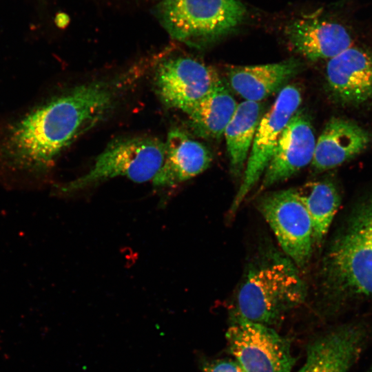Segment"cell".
I'll return each mask as SVG.
<instances>
[{"mask_svg":"<svg viewBox=\"0 0 372 372\" xmlns=\"http://www.w3.org/2000/svg\"><path fill=\"white\" fill-rule=\"evenodd\" d=\"M297 266L288 257L270 254L251 267L237 296L236 314L254 322L278 323L307 296Z\"/></svg>","mask_w":372,"mask_h":372,"instance_id":"3957f363","label":"cell"},{"mask_svg":"<svg viewBox=\"0 0 372 372\" xmlns=\"http://www.w3.org/2000/svg\"><path fill=\"white\" fill-rule=\"evenodd\" d=\"M365 372H372V366H371Z\"/></svg>","mask_w":372,"mask_h":372,"instance_id":"7402d4cb","label":"cell"},{"mask_svg":"<svg viewBox=\"0 0 372 372\" xmlns=\"http://www.w3.org/2000/svg\"><path fill=\"white\" fill-rule=\"evenodd\" d=\"M222 84L216 70L189 57L164 59L154 72V90L161 103L183 112Z\"/></svg>","mask_w":372,"mask_h":372,"instance_id":"9c48e42d","label":"cell"},{"mask_svg":"<svg viewBox=\"0 0 372 372\" xmlns=\"http://www.w3.org/2000/svg\"><path fill=\"white\" fill-rule=\"evenodd\" d=\"M203 372H244L236 362L229 360H216L203 365Z\"/></svg>","mask_w":372,"mask_h":372,"instance_id":"ffe728a7","label":"cell"},{"mask_svg":"<svg viewBox=\"0 0 372 372\" xmlns=\"http://www.w3.org/2000/svg\"><path fill=\"white\" fill-rule=\"evenodd\" d=\"M371 141L370 133L358 123L332 117L316 140L311 167L317 172L338 167L364 152Z\"/></svg>","mask_w":372,"mask_h":372,"instance_id":"5bb4252c","label":"cell"},{"mask_svg":"<svg viewBox=\"0 0 372 372\" xmlns=\"http://www.w3.org/2000/svg\"><path fill=\"white\" fill-rule=\"evenodd\" d=\"M68 19L66 16L62 13H59L55 18L56 25L61 28L64 27L67 23Z\"/></svg>","mask_w":372,"mask_h":372,"instance_id":"44dd1931","label":"cell"},{"mask_svg":"<svg viewBox=\"0 0 372 372\" xmlns=\"http://www.w3.org/2000/svg\"><path fill=\"white\" fill-rule=\"evenodd\" d=\"M164 143V161L152 180L155 187H172L189 180L205 172L212 161L207 147L178 128L169 132Z\"/></svg>","mask_w":372,"mask_h":372,"instance_id":"4fadbf2b","label":"cell"},{"mask_svg":"<svg viewBox=\"0 0 372 372\" xmlns=\"http://www.w3.org/2000/svg\"><path fill=\"white\" fill-rule=\"evenodd\" d=\"M259 102L244 101L238 104L223 135L225 138L229 167L232 175L244 172L254 138L262 116Z\"/></svg>","mask_w":372,"mask_h":372,"instance_id":"e0dca14e","label":"cell"},{"mask_svg":"<svg viewBox=\"0 0 372 372\" xmlns=\"http://www.w3.org/2000/svg\"><path fill=\"white\" fill-rule=\"evenodd\" d=\"M245 13L238 0H161L155 14L176 40L200 48L233 30Z\"/></svg>","mask_w":372,"mask_h":372,"instance_id":"5b68a950","label":"cell"},{"mask_svg":"<svg viewBox=\"0 0 372 372\" xmlns=\"http://www.w3.org/2000/svg\"><path fill=\"white\" fill-rule=\"evenodd\" d=\"M316 138L311 121L298 110L284 129L262 175V188L286 180L311 163Z\"/></svg>","mask_w":372,"mask_h":372,"instance_id":"8fae6325","label":"cell"},{"mask_svg":"<svg viewBox=\"0 0 372 372\" xmlns=\"http://www.w3.org/2000/svg\"><path fill=\"white\" fill-rule=\"evenodd\" d=\"M326 79L331 96L341 105L372 103V52L351 45L328 60Z\"/></svg>","mask_w":372,"mask_h":372,"instance_id":"30bf717a","label":"cell"},{"mask_svg":"<svg viewBox=\"0 0 372 372\" xmlns=\"http://www.w3.org/2000/svg\"><path fill=\"white\" fill-rule=\"evenodd\" d=\"M364 336L363 328L351 324L319 337L309 345L298 372H347L358 358Z\"/></svg>","mask_w":372,"mask_h":372,"instance_id":"9a60e30c","label":"cell"},{"mask_svg":"<svg viewBox=\"0 0 372 372\" xmlns=\"http://www.w3.org/2000/svg\"><path fill=\"white\" fill-rule=\"evenodd\" d=\"M286 37L293 48L312 61L331 59L353 45L342 24L314 17H304L289 24Z\"/></svg>","mask_w":372,"mask_h":372,"instance_id":"7c38bea8","label":"cell"},{"mask_svg":"<svg viewBox=\"0 0 372 372\" xmlns=\"http://www.w3.org/2000/svg\"><path fill=\"white\" fill-rule=\"evenodd\" d=\"M127 78L97 80L43 92L0 118V185L34 191L50 185L63 152L116 107Z\"/></svg>","mask_w":372,"mask_h":372,"instance_id":"6da1fadb","label":"cell"},{"mask_svg":"<svg viewBox=\"0 0 372 372\" xmlns=\"http://www.w3.org/2000/svg\"><path fill=\"white\" fill-rule=\"evenodd\" d=\"M238 103L223 83L185 112L194 132L203 138H218Z\"/></svg>","mask_w":372,"mask_h":372,"instance_id":"ac0fdd59","label":"cell"},{"mask_svg":"<svg viewBox=\"0 0 372 372\" xmlns=\"http://www.w3.org/2000/svg\"><path fill=\"white\" fill-rule=\"evenodd\" d=\"M302 66L300 60L293 58L265 65L234 66L228 70L227 79L245 101L260 102L280 91Z\"/></svg>","mask_w":372,"mask_h":372,"instance_id":"2e32d148","label":"cell"},{"mask_svg":"<svg viewBox=\"0 0 372 372\" xmlns=\"http://www.w3.org/2000/svg\"><path fill=\"white\" fill-rule=\"evenodd\" d=\"M165 156V143L153 136H131L111 141L85 174L54 187V195H69L108 179L124 176L142 183L153 180Z\"/></svg>","mask_w":372,"mask_h":372,"instance_id":"277c9868","label":"cell"},{"mask_svg":"<svg viewBox=\"0 0 372 372\" xmlns=\"http://www.w3.org/2000/svg\"><path fill=\"white\" fill-rule=\"evenodd\" d=\"M320 278L331 300L372 299V192L355 204L333 238Z\"/></svg>","mask_w":372,"mask_h":372,"instance_id":"7a4b0ae2","label":"cell"},{"mask_svg":"<svg viewBox=\"0 0 372 372\" xmlns=\"http://www.w3.org/2000/svg\"><path fill=\"white\" fill-rule=\"evenodd\" d=\"M258 208L287 257L296 266H304L313 240L311 219L299 191L291 188L270 193L260 200Z\"/></svg>","mask_w":372,"mask_h":372,"instance_id":"52a82bcc","label":"cell"},{"mask_svg":"<svg viewBox=\"0 0 372 372\" xmlns=\"http://www.w3.org/2000/svg\"><path fill=\"white\" fill-rule=\"evenodd\" d=\"M226 339L230 353L244 372H291L296 359L290 342L269 326L235 313Z\"/></svg>","mask_w":372,"mask_h":372,"instance_id":"8992f818","label":"cell"},{"mask_svg":"<svg viewBox=\"0 0 372 372\" xmlns=\"http://www.w3.org/2000/svg\"><path fill=\"white\" fill-rule=\"evenodd\" d=\"M302 96L299 88L287 85L279 92L270 109L262 115L254 138L242 183L229 213L234 214L247 194L262 176L277 143L291 118L298 110Z\"/></svg>","mask_w":372,"mask_h":372,"instance_id":"ba28073f","label":"cell"},{"mask_svg":"<svg viewBox=\"0 0 372 372\" xmlns=\"http://www.w3.org/2000/svg\"><path fill=\"white\" fill-rule=\"evenodd\" d=\"M298 191L311 219L313 244H320L327 235L340 207L339 191L329 180L307 183Z\"/></svg>","mask_w":372,"mask_h":372,"instance_id":"d6986e66","label":"cell"}]
</instances>
